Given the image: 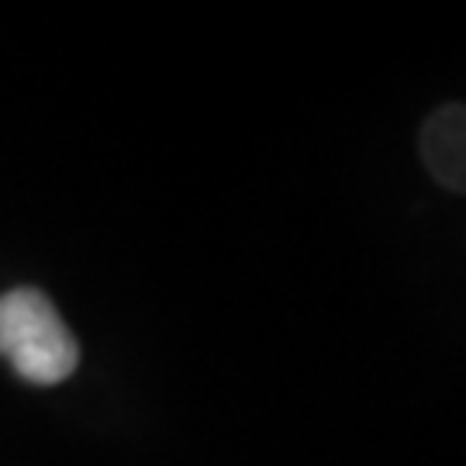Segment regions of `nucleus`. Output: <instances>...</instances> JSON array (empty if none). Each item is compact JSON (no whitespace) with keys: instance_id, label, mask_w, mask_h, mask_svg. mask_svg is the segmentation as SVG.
<instances>
[{"instance_id":"f257e3e1","label":"nucleus","mask_w":466,"mask_h":466,"mask_svg":"<svg viewBox=\"0 0 466 466\" xmlns=\"http://www.w3.org/2000/svg\"><path fill=\"white\" fill-rule=\"evenodd\" d=\"M0 356L28 383H63L80 363V346L42 290L17 287L0 298Z\"/></svg>"},{"instance_id":"f03ea898","label":"nucleus","mask_w":466,"mask_h":466,"mask_svg":"<svg viewBox=\"0 0 466 466\" xmlns=\"http://www.w3.org/2000/svg\"><path fill=\"white\" fill-rule=\"evenodd\" d=\"M466 117H463V104H446L439 107L425 128H421V159L432 173L435 180L450 190H463V177H466Z\"/></svg>"}]
</instances>
